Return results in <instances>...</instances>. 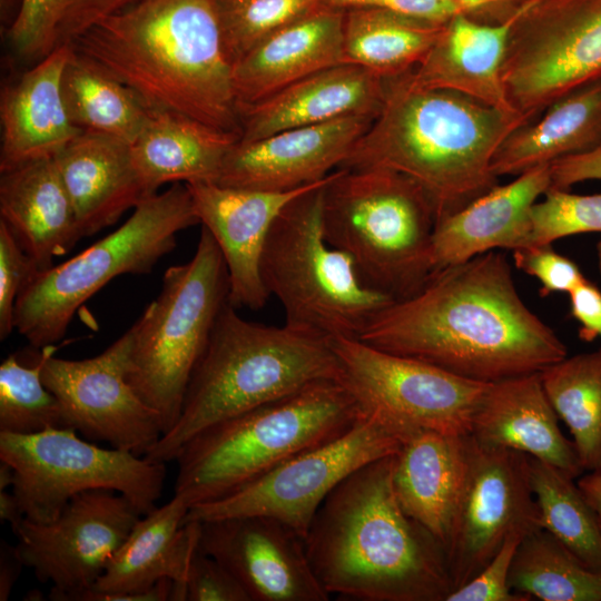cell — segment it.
<instances>
[{
    "mask_svg": "<svg viewBox=\"0 0 601 601\" xmlns=\"http://www.w3.org/2000/svg\"><path fill=\"white\" fill-rule=\"evenodd\" d=\"M357 339L482 383L539 373L568 356L525 305L496 250L435 272L382 309Z\"/></svg>",
    "mask_w": 601,
    "mask_h": 601,
    "instance_id": "6da1fadb",
    "label": "cell"
},
{
    "mask_svg": "<svg viewBox=\"0 0 601 601\" xmlns=\"http://www.w3.org/2000/svg\"><path fill=\"white\" fill-rule=\"evenodd\" d=\"M68 45L149 110L240 135L219 0H137Z\"/></svg>",
    "mask_w": 601,
    "mask_h": 601,
    "instance_id": "7a4b0ae2",
    "label": "cell"
},
{
    "mask_svg": "<svg viewBox=\"0 0 601 601\" xmlns=\"http://www.w3.org/2000/svg\"><path fill=\"white\" fill-rule=\"evenodd\" d=\"M394 455L359 467L328 494L305 536L309 563L329 595L445 601L452 591L445 551L400 505Z\"/></svg>",
    "mask_w": 601,
    "mask_h": 601,
    "instance_id": "3957f363",
    "label": "cell"
},
{
    "mask_svg": "<svg viewBox=\"0 0 601 601\" xmlns=\"http://www.w3.org/2000/svg\"><path fill=\"white\" fill-rule=\"evenodd\" d=\"M530 119L466 95L417 83L412 69L385 78L380 112L339 168H384L416 181L436 221L497 185L492 160Z\"/></svg>",
    "mask_w": 601,
    "mask_h": 601,
    "instance_id": "277c9868",
    "label": "cell"
},
{
    "mask_svg": "<svg viewBox=\"0 0 601 601\" xmlns=\"http://www.w3.org/2000/svg\"><path fill=\"white\" fill-rule=\"evenodd\" d=\"M235 308L228 300L223 305L180 415L144 455L149 460L175 461L180 449L203 430L313 382H342L331 338L287 324L248 322Z\"/></svg>",
    "mask_w": 601,
    "mask_h": 601,
    "instance_id": "5b68a950",
    "label": "cell"
},
{
    "mask_svg": "<svg viewBox=\"0 0 601 601\" xmlns=\"http://www.w3.org/2000/svg\"><path fill=\"white\" fill-rule=\"evenodd\" d=\"M363 410L336 380L220 421L191 437L175 461V494L191 506L219 500L296 454L336 439Z\"/></svg>",
    "mask_w": 601,
    "mask_h": 601,
    "instance_id": "8992f818",
    "label": "cell"
},
{
    "mask_svg": "<svg viewBox=\"0 0 601 601\" xmlns=\"http://www.w3.org/2000/svg\"><path fill=\"white\" fill-rule=\"evenodd\" d=\"M323 230L365 285L392 298L433 273L434 206L412 178L384 168H338L323 187Z\"/></svg>",
    "mask_w": 601,
    "mask_h": 601,
    "instance_id": "52a82bcc",
    "label": "cell"
},
{
    "mask_svg": "<svg viewBox=\"0 0 601 601\" xmlns=\"http://www.w3.org/2000/svg\"><path fill=\"white\" fill-rule=\"evenodd\" d=\"M293 199L267 235L260 275L284 308L285 324L328 338H358L373 318L395 299L368 287L353 260L325 238L323 187Z\"/></svg>",
    "mask_w": 601,
    "mask_h": 601,
    "instance_id": "ba28073f",
    "label": "cell"
},
{
    "mask_svg": "<svg viewBox=\"0 0 601 601\" xmlns=\"http://www.w3.org/2000/svg\"><path fill=\"white\" fill-rule=\"evenodd\" d=\"M199 224L190 191L174 183L142 199L115 231L68 259L39 272L14 306L16 329L36 348L60 341L81 305L117 276L148 274L175 249L177 234Z\"/></svg>",
    "mask_w": 601,
    "mask_h": 601,
    "instance_id": "9c48e42d",
    "label": "cell"
},
{
    "mask_svg": "<svg viewBox=\"0 0 601 601\" xmlns=\"http://www.w3.org/2000/svg\"><path fill=\"white\" fill-rule=\"evenodd\" d=\"M228 292L223 254L201 226L194 257L165 272L159 295L131 326L128 381L159 414L164 433L180 415L190 378Z\"/></svg>",
    "mask_w": 601,
    "mask_h": 601,
    "instance_id": "30bf717a",
    "label": "cell"
},
{
    "mask_svg": "<svg viewBox=\"0 0 601 601\" xmlns=\"http://www.w3.org/2000/svg\"><path fill=\"white\" fill-rule=\"evenodd\" d=\"M70 427L32 434L0 432V461L14 471L12 493L24 518L55 520L77 494L96 489L126 496L144 515L161 496L166 464L82 440Z\"/></svg>",
    "mask_w": 601,
    "mask_h": 601,
    "instance_id": "8fae6325",
    "label": "cell"
},
{
    "mask_svg": "<svg viewBox=\"0 0 601 601\" xmlns=\"http://www.w3.org/2000/svg\"><path fill=\"white\" fill-rule=\"evenodd\" d=\"M408 439L378 413L363 411L341 436L296 454L219 500L191 506L185 521L266 515L305 540L319 506L341 482L359 467L396 454Z\"/></svg>",
    "mask_w": 601,
    "mask_h": 601,
    "instance_id": "7c38bea8",
    "label": "cell"
},
{
    "mask_svg": "<svg viewBox=\"0 0 601 601\" xmlns=\"http://www.w3.org/2000/svg\"><path fill=\"white\" fill-rule=\"evenodd\" d=\"M601 78V0H534L514 23L503 65L509 102L533 120Z\"/></svg>",
    "mask_w": 601,
    "mask_h": 601,
    "instance_id": "4fadbf2b",
    "label": "cell"
},
{
    "mask_svg": "<svg viewBox=\"0 0 601 601\" xmlns=\"http://www.w3.org/2000/svg\"><path fill=\"white\" fill-rule=\"evenodd\" d=\"M342 383L363 411L378 413L408 436L420 431L467 435L489 385L357 338H331Z\"/></svg>",
    "mask_w": 601,
    "mask_h": 601,
    "instance_id": "5bb4252c",
    "label": "cell"
},
{
    "mask_svg": "<svg viewBox=\"0 0 601 601\" xmlns=\"http://www.w3.org/2000/svg\"><path fill=\"white\" fill-rule=\"evenodd\" d=\"M541 528L530 484V455L487 447L467 436L464 480L446 561L452 590L473 579L515 531Z\"/></svg>",
    "mask_w": 601,
    "mask_h": 601,
    "instance_id": "9a60e30c",
    "label": "cell"
},
{
    "mask_svg": "<svg viewBox=\"0 0 601 601\" xmlns=\"http://www.w3.org/2000/svg\"><path fill=\"white\" fill-rule=\"evenodd\" d=\"M141 515L116 491H85L50 522L24 518L13 531L16 552L39 581L52 584L51 600L75 601L92 589Z\"/></svg>",
    "mask_w": 601,
    "mask_h": 601,
    "instance_id": "2e32d148",
    "label": "cell"
},
{
    "mask_svg": "<svg viewBox=\"0 0 601 601\" xmlns=\"http://www.w3.org/2000/svg\"><path fill=\"white\" fill-rule=\"evenodd\" d=\"M131 327L100 354L85 359L55 357L41 348V378L58 398L67 427L92 441L145 455L164 433L159 414L128 381Z\"/></svg>",
    "mask_w": 601,
    "mask_h": 601,
    "instance_id": "e0dca14e",
    "label": "cell"
},
{
    "mask_svg": "<svg viewBox=\"0 0 601 601\" xmlns=\"http://www.w3.org/2000/svg\"><path fill=\"white\" fill-rule=\"evenodd\" d=\"M199 522L198 548L242 583L250 601H327L309 563L305 540L266 515Z\"/></svg>",
    "mask_w": 601,
    "mask_h": 601,
    "instance_id": "ac0fdd59",
    "label": "cell"
},
{
    "mask_svg": "<svg viewBox=\"0 0 601 601\" xmlns=\"http://www.w3.org/2000/svg\"><path fill=\"white\" fill-rule=\"evenodd\" d=\"M374 118L348 116L242 141L229 150L215 184L289 191L324 180L338 169Z\"/></svg>",
    "mask_w": 601,
    "mask_h": 601,
    "instance_id": "d6986e66",
    "label": "cell"
},
{
    "mask_svg": "<svg viewBox=\"0 0 601 601\" xmlns=\"http://www.w3.org/2000/svg\"><path fill=\"white\" fill-rule=\"evenodd\" d=\"M324 180L289 191L206 181L186 184L199 224L208 229L223 254L229 282L228 302L233 306L252 311L265 306L269 294L262 279L260 259L269 229L287 204Z\"/></svg>",
    "mask_w": 601,
    "mask_h": 601,
    "instance_id": "ffe728a7",
    "label": "cell"
},
{
    "mask_svg": "<svg viewBox=\"0 0 601 601\" xmlns=\"http://www.w3.org/2000/svg\"><path fill=\"white\" fill-rule=\"evenodd\" d=\"M550 186V165L538 166L439 219L433 233L432 274L496 248L530 246L531 208Z\"/></svg>",
    "mask_w": 601,
    "mask_h": 601,
    "instance_id": "44dd1931",
    "label": "cell"
},
{
    "mask_svg": "<svg viewBox=\"0 0 601 601\" xmlns=\"http://www.w3.org/2000/svg\"><path fill=\"white\" fill-rule=\"evenodd\" d=\"M190 509L174 494L166 504L140 516L92 589L75 601H130L162 579L186 582L198 546L199 522L185 521Z\"/></svg>",
    "mask_w": 601,
    "mask_h": 601,
    "instance_id": "7402d4cb",
    "label": "cell"
},
{
    "mask_svg": "<svg viewBox=\"0 0 601 601\" xmlns=\"http://www.w3.org/2000/svg\"><path fill=\"white\" fill-rule=\"evenodd\" d=\"M384 93V77L364 67L342 62L239 108L240 140L252 141L348 116L375 119Z\"/></svg>",
    "mask_w": 601,
    "mask_h": 601,
    "instance_id": "603a6c76",
    "label": "cell"
},
{
    "mask_svg": "<svg viewBox=\"0 0 601 601\" xmlns=\"http://www.w3.org/2000/svg\"><path fill=\"white\" fill-rule=\"evenodd\" d=\"M558 421L539 372L489 383L470 435L483 446L510 449L544 461L575 480L584 469Z\"/></svg>",
    "mask_w": 601,
    "mask_h": 601,
    "instance_id": "cb8c5ba5",
    "label": "cell"
},
{
    "mask_svg": "<svg viewBox=\"0 0 601 601\" xmlns=\"http://www.w3.org/2000/svg\"><path fill=\"white\" fill-rule=\"evenodd\" d=\"M345 9L321 3L272 33L234 65L238 110L343 62Z\"/></svg>",
    "mask_w": 601,
    "mask_h": 601,
    "instance_id": "d4e9b609",
    "label": "cell"
},
{
    "mask_svg": "<svg viewBox=\"0 0 601 601\" xmlns=\"http://www.w3.org/2000/svg\"><path fill=\"white\" fill-rule=\"evenodd\" d=\"M533 1L499 23L456 14L444 23L434 45L412 69L414 80L424 87L453 90L489 106L516 111L506 97L503 65L512 28Z\"/></svg>",
    "mask_w": 601,
    "mask_h": 601,
    "instance_id": "484cf974",
    "label": "cell"
},
{
    "mask_svg": "<svg viewBox=\"0 0 601 601\" xmlns=\"http://www.w3.org/2000/svg\"><path fill=\"white\" fill-rule=\"evenodd\" d=\"M130 146L110 135L80 131L53 157L82 237L115 224L149 197Z\"/></svg>",
    "mask_w": 601,
    "mask_h": 601,
    "instance_id": "4316f807",
    "label": "cell"
},
{
    "mask_svg": "<svg viewBox=\"0 0 601 601\" xmlns=\"http://www.w3.org/2000/svg\"><path fill=\"white\" fill-rule=\"evenodd\" d=\"M70 53L68 43L57 46L3 89L0 171L55 157L81 131L71 124L61 91Z\"/></svg>",
    "mask_w": 601,
    "mask_h": 601,
    "instance_id": "83f0119b",
    "label": "cell"
},
{
    "mask_svg": "<svg viewBox=\"0 0 601 601\" xmlns=\"http://www.w3.org/2000/svg\"><path fill=\"white\" fill-rule=\"evenodd\" d=\"M0 215L39 270L82 238L53 157L0 171Z\"/></svg>",
    "mask_w": 601,
    "mask_h": 601,
    "instance_id": "f1b7e54d",
    "label": "cell"
},
{
    "mask_svg": "<svg viewBox=\"0 0 601 601\" xmlns=\"http://www.w3.org/2000/svg\"><path fill=\"white\" fill-rule=\"evenodd\" d=\"M467 436L420 431L394 455L392 483L400 505L445 552L465 474Z\"/></svg>",
    "mask_w": 601,
    "mask_h": 601,
    "instance_id": "f546056e",
    "label": "cell"
},
{
    "mask_svg": "<svg viewBox=\"0 0 601 601\" xmlns=\"http://www.w3.org/2000/svg\"><path fill=\"white\" fill-rule=\"evenodd\" d=\"M240 135L191 118L150 110L131 144V158L147 196L167 183H216Z\"/></svg>",
    "mask_w": 601,
    "mask_h": 601,
    "instance_id": "4dcf8cb0",
    "label": "cell"
},
{
    "mask_svg": "<svg viewBox=\"0 0 601 601\" xmlns=\"http://www.w3.org/2000/svg\"><path fill=\"white\" fill-rule=\"evenodd\" d=\"M539 119L515 128L497 148L492 171L499 178L520 175L601 144V78L551 102Z\"/></svg>",
    "mask_w": 601,
    "mask_h": 601,
    "instance_id": "1f68e13d",
    "label": "cell"
},
{
    "mask_svg": "<svg viewBox=\"0 0 601 601\" xmlns=\"http://www.w3.org/2000/svg\"><path fill=\"white\" fill-rule=\"evenodd\" d=\"M443 26L383 9H345L343 62L384 78L403 73L421 62Z\"/></svg>",
    "mask_w": 601,
    "mask_h": 601,
    "instance_id": "d6a6232c",
    "label": "cell"
},
{
    "mask_svg": "<svg viewBox=\"0 0 601 601\" xmlns=\"http://www.w3.org/2000/svg\"><path fill=\"white\" fill-rule=\"evenodd\" d=\"M61 91L68 117L81 131L101 132L132 144L149 117L150 110L131 90L72 50L62 73Z\"/></svg>",
    "mask_w": 601,
    "mask_h": 601,
    "instance_id": "836d02e7",
    "label": "cell"
},
{
    "mask_svg": "<svg viewBox=\"0 0 601 601\" xmlns=\"http://www.w3.org/2000/svg\"><path fill=\"white\" fill-rule=\"evenodd\" d=\"M543 388L559 418L570 430L584 471L601 470V347L548 366Z\"/></svg>",
    "mask_w": 601,
    "mask_h": 601,
    "instance_id": "e575fe53",
    "label": "cell"
},
{
    "mask_svg": "<svg viewBox=\"0 0 601 601\" xmlns=\"http://www.w3.org/2000/svg\"><path fill=\"white\" fill-rule=\"evenodd\" d=\"M509 585L542 601H601V572L585 566L544 529L520 542Z\"/></svg>",
    "mask_w": 601,
    "mask_h": 601,
    "instance_id": "d590c367",
    "label": "cell"
},
{
    "mask_svg": "<svg viewBox=\"0 0 601 601\" xmlns=\"http://www.w3.org/2000/svg\"><path fill=\"white\" fill-rule=\"evenodd\" d=\"M530 484L541 528L585 566L601 572V524L574 479L530 456Z\"/></svg>",
    "mask_w": 601,
    "mask_h": 601,
    "instance_id": "8d00e7d4",
    "label": "cell"
},
{
    "mask_svg": "<svg viewBox=\"0 0 601 601\" xmlns=\"http://www.w3.org/2000/svg\"><path fill=\"white\" fill-rule=\"evenodd\" d=\"M42 351L32 364L8 355L0 365V432L32 434L67 427L58 398L42 382Z\"/></svg>",
    "mask_w": 601,
    "mask_h": 601,
    "instance_id": "74e56055",
    "label": "cell"
},
{
    "mask_svg": "<svg viewBox=\"0 0 601 601\" xmlns=\"http://www.w3.org/2000/svg\"><path fill=\"white\" fill-rule=\"evenodd\" d=\"M225 45L234 65L262 40L323 0H219Z\"/></svg>",
    "mask_w": 601,
    "mask_h": 601,
    "instance_id": "f35d334b",
    "label": "cell"
},
{
    "mask_svg": "<svg viewBox=\"0 0 601 601\" xmlns=\"http://www.w3.org/2000/svg\"><path fill=\"white\" fill-rule=\"evenodd\" d=\"M531 245H550L566 236L601 233V194L577 195L549 188L531 208Z\"/></svg>",
    "mask_w": 601,
    "mask_h": 601,
    "instance_id": "ab89813d",
    "label": "cell"
},
{
    "mask_svg": "<svg viewBox=\"0 0 601 601\" xmlns=\"http://www.w3.org/2000/svg\"><path fill=\"white\" fill-rule=\"evenodd\" d=\"M68 0H22L8 37L23 60H40L58 43V31Z\"/></svg>",
    "mask_w": 601,
    "mask_h": 601,
    "instance_id": "60d3db41",
    "label": "cell"
},
{
    "mask_svg": "<svg viewBox=\"0 0 601 601\" xmlns=\"http://www.w3.org/2000/svg\"><path fill=\"white\" fill-rule=\"evenodd\" d=\"M32 258L0 219V339L9 337L14 326V306L24 286L39 273Z\"/></svg>",
    "mask_w": 601,
    "mask_h": 601,
    "instance_id": "b9f144b4",
    "label": "cell"
},
{
    "mask_svg": "<svg viewBox=\"0 0 601 601\" xmlns=\"http://www.w3.org/2000/svg\"><path fill=\"white\" fill-rule=\"evenodd\" d=\"M525 536L512 532L490 562L470 581L452 590L445 601H531V597L514 592L509 585L511 565L520 542Z\"/></svg>",
    "mask_w": 601,
    "mask_h": 601,
    "instance_id": "7bdbcfd3",
    "label": "cell"
},
{
    "mask_svg": "<svg viewBox=\"0 0 601 601\" xmlns=\"http://www.w3.org/2000/svg\"><path fill=\"white\" fill-rule=\"evenodd\" d=\"M515 266L535 277L541 294L571 293L587 278L570 258L556 253L550 245H534L513 250Z\"/></svg>",
    "mask_w": 601,
    "mask_h": 601,
    "instance_id": "ee69618b",
    "label": "cell"
},
{
    "mask_svg": "<svg viewBox=\"0 0 601 601\" xmlns=\"http://www.w3.org/2000/svg\"><path fill=\"white\" fill-rule=\"evenodd\" d=\"M187 601H250L237 578L198 546L186 580Z\"/></svg>",
    "mask_w": 601,
    "mask_h": 601,
    "instance_id": "f6af8a7d",
    "label": "cell"
},
{
    "mask_svg": "<svg viewBox=\"0 0 601 601\" xmlns=\"http://www.w3.org/2000/svg\"><path fill=\"white\" fill-rule=\"evenodd\" d=\"M322 3L339 9H383L437 24H444L456 14L463 13L461 8L450 0H323Z\"/></svg>",
    "mask_w": 601,
    "mask_h": 601,
    "instance_id": "bcb514c9",
    "label": "cell"
},
{
    "mask_svg": "<svg viewBox=\"0 0 601 601\" xmlns=\"http://www.w3.org/2000/svg\"><path fill=\"white\" fill-rule=\"evenodd\" d=\"M137 0H68L58 31V43L70 42L97 20L111 14Z\"/></svg>",
    "mask_w": 601,
    "mask_h": 601,
    "instance_id": "7dc6e473",
    "label": "cell"
},
{
    "mask_svg": "<svg viewBox=\"0 0 601 601\" xmlns=\"http://www.w3.org/2000/svg\"><path fill=\"white\" fill-rule=\"evenodd\" d=\"M550 188L568 190L584 180H601V144L582 154L560 158L550 164Z\"/></svg>",
    "mask_w": 601,
    "mask_h": 601,
    "instance_id": "c3c4849f",
    "label": "cell"
},
{
    "mask_svg": "<svg viewBox=\"0 0 601 601\" xmlns=\"http://www.w3.org/2000/svg\"><path fill=\"white\" fill-rule=\"evenodd\" d=\"M569 295L571 316L580 324L579 337L585 342L601 337V290L598 286L587 279Z\"/></svg>",
    "mask_w": 601,
    "mask_h": 601,
    "instance_id": "681fc988",
    "label": "cell"
},
{
    "mask_svg": "<svg viewBox=\"0 0 601 601\" xmlns=\"http://www.w3.org/2000/svg\"><path fill=\"white\" fill-rule=\"evenodd\" d=\"M464 14L487 23H499L514 16L529 0H450Z\"/></svg>",
    "mask_w": 601,
    "mask_h": 601,
    "instance_id": "f907efd6",
    "label": "cell"
},
{
    "mask_svg": "<svg viewBox=\"0 0 601 601\" xmlns=\"http://www.w3.org/2000/svg\"><path fill=\"white\" fill-rule=\"evenodd\" d=\"M23 564L19 560L16 546L2 542L0 552V600H8Z\"/></svg>",
    "mask_w": 601,
    "mask_h": 601,
    "instance_id": "816d5d0a",
    "label": "cell"
},
{
    "mask_svg": "<svg viewBox=\"0 0 601 601\" xmlns=\"http://www.w3.org/2000/svg\"><path fill=\"white\" fill-rule=\"evenodd\" d=\"M577 484L595 511L601 524V470L589 472L579 479Z\"/></svg>",
    "mask_w": 601,
    "mask_h": 601,
    "instance_id": "f5cc1de1",
    "label": "cell"
},
{
    "mask_svg": "<svg viewBox=\"0 0 601 601\" xmlns=\"http://www.w3.org/2000/svg\"><path fill=\"white\" fill-rule=\"evenodd\" d=\"M0 519L10 524L12 532L24 519L17 497L7 490H0Z\"/></svg>",
    "mask_w": 601,
    "mask_h": 601,
    "instance_id": "db71d44e",
    "label": "cell"
},
{
    "mask_svg": "<svg viewBox=\"0 0 601 601\" xmlns=\"http://www.w3.org/2000/svg\"><path fill=\"white\" fill-rule=\"evenodd\" d=\"M14 481V471L10 464L0 461V490L12 487Z\"/></svg>",
    "mask_w": 601,
    "mask_h": 601,
    "instance_id": "11a10c76",
    "label": "cell"
},
{
    "mask_svg": "<svg viewBox=\"0 0 601 601\" xmlns=\"http://www.w3.org/2000/svg\"><path fill=\"white\" fill-rule=\"evenodd\" d=\"M597 256H598V267H599V272L601 274V239L599 240V243L597 245Z\"/></svg>",
    "mask_w": 601,
    "mask_h": 601,
    "instance_id": "9f6ffc18",
    "label": "cell"
}]
</instances>
